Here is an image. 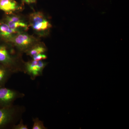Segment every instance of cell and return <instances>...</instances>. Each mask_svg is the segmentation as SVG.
<instances>
[{"label":"cell","instance_id":"1","mask_svg":"<svg viewBox=\"0 0 129 129\" xmlns=\"http://www.w3.org/2000/svg\"><path fill=\"white\" fill-rule=\"evenodd\" d=\"M23 53L11 42L0 39V64L9 69L14 74L23 72Z\"/></svg>","mask_w":129,"mask_h":129},{"label":"cell","instance_id":"2","mask_svg":"<svg viewBox=\"0 0 129 129\" xmlns=\"http://www.w3.org/2000/svg\"><path fill=\"white\" fill-rule=\"evenodd\" d=\"M25 111L24 106L18 105L0 108V129L12 128L22 118Z\"/></svg>","mask_w":129,"mask_h":129},{"label":"cell","instance_id":"3","mask_svg":"<svg viewBox=\"0 0 129 129\" xmlns=\"http://www.w3.org/2000/svg\"><path fill=\"white\" fill-rule=\"evenodd\" d=\"M29 27L37 37L41 38L48 35L51 24L45 15L40 11H34L28 16Z\"/></svg>","mask_w":129,"mask_h":129},{"label":"cell","instance_id":"4","mask_svg":"<svg viewBox=\"0 0 129 129\" xmlns=\"http://www.w3.org/2000/svg\"><path fill=\"white\" fill-rule=\"evenodd\" d=\"M40 38L29 34L27 32H21L14 34L9 42L24 53L40 41Z\"/></svg>","mask_w":129,"mask_h":129},{"label":"cell","instance_id":"5","mask_svg":"<svg viewBox=\"0 0 129 129\" xmlns=\"http://www.w3.org/2000/svg\"><path fill=\"white\" fill-rule=\"evenodd\" d=\"M2 19L12 30L17 33L27 32L29 29L27 17L19 14V13L11 14H5Z\"/></svg>","mask_w":129,"mask_h":129},{"label":"cell","instance_id":"6","mask_svg":"<svg viewBox=\"0 0 129 129\" xmlns=\"http://www.w3.org/2000/svg\"><path fill=\"white\" fill-rule=\"evenodd\" d=\"M48 63L44 61L31 60L24 62L23 73L30 76L32 80H35L39 76H42L44 69Z\"/></svg>","mask_w":129,"mask_h":129},{"label":"cell","instance_id":"7","mask_svg":"<svg viewBox=\"0 0 129 129\" xmlns=\"http://www.w3.org/2000/svg\"><path fill=\"white\" fill-rule=\"evenodd\" d=\"M25 94L13 89L0 87V108L5 107L13 105L17 99L22 98Z\"/></svg>","mask_w":129,"mask_h":129},{"label":"cell","instance_id":"8","mask_svg":"<svg viewBox=\"0 0 129 129\" xmlns=\"http://www.w3.org/2000/svg\"><path fill=\"white\" fill-rule=\"evenodd\" d=\"M24 4H19L14 0H0V11L5 14L19 13L24 10Z\"/></svg>","mask_w":129,"mask_h":129},{"label":"cell","instance_id":"9","mask_svg":"<svg viewBox=\"0 0 129 129\" xmlns=\"http://www.w3.org/2000/svg\"><path fill=\"white\" fill-rule=\"evenodd\" d=\"M17 32L12 30L3 19H0V39L10 42L13 35Z\"/></svg>","mask_w":129,"mask_h":129},{"label":"cell","instance_id":"10","mask_svg":"<svg viewBox=\"0 0 129 129\" xmlns=\"http://www.w3.org/2000/svg\"><path fill=\"white\" fill-rule=\"evenodd\" d=\"M47 51L46 46L44 42L40 41L29 48L25 53L27 55L30 56L31 57L38 54L46 53Z\"/></svg>","mask_w":129,"mask_h":129},{"label":"cell","instance_id":"11","mask_svg":"<svg viewBox=\"0 0 129 129\" xmlns=\"http://www.w3.org/2000/svg\"><path fill=\"white\" fill-rule=\"evenodd\" d=\"M13 74L14 73L7 67L0 64V87L5 86Z\"/></svg>","mask_w":129,"mask_h":129},{"label":"cell","instance_id":"12","mask_svg":"<svg viewBox=\"0 0 129 129\" xmlns=\"http://www.w3.org/2000/svg\"><path fill=\"white\" fill-rule=\"evenodd\" d=\"M32 121L34 122V125L32 129H47V128L44 125V122L40 120L38 118H33Z\"/></svg>","mask_w":129,"mask_h":129},{"label":"cell","instance_id":"13","mask_svg":"<svg viewBox=\"0 0 129 129\" xmlns=\"http://www.w3.org/2000/svg\"><path fill=\"white\" fill-rule=\"evenodd\" d=\"M28 125L24 124L23 120L21 119L18 124L14 125L12 129H28Z\"/></svg>","mask_w":129,"mask_h":129},{"label":"cell","instance_id":"14","mask_svg":"<svg viewBox=\"0 0 129 129\" xmlns=\"http://www.w3.org/2000/svg\"><path fill=\"white\" fill-rule=\"evenodd\" d=\"M32 60H35V61H41V60H44L47 58V55L46 53H41L33 56L31 57Z\"/></svg>","mask_w":129,"mask_h":129},{"label":"cell","instance_id":"15","mask_svg":"<svg viewBox=\"0 0 129 129\" xmlns=\"http://www.w3.org/2000/svg\"><path fill=\"white\" fill-rule=\"evenodd\" d=\"M22 3L24 4V3L29 5L31 4H35L37 2V0H21Z\"/></svg>","mask_w":129,"mask_h":129}]
</instances>
